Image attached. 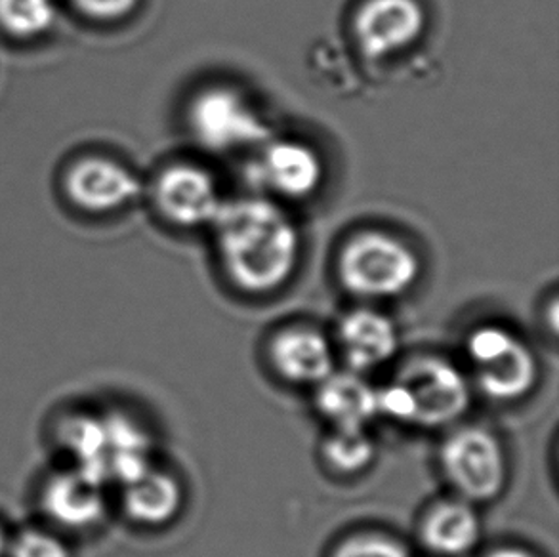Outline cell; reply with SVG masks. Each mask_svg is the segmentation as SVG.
Masks as SVG:
<instances>
[{
	"label": "cell",
	"mask_w": 559,
	"mask_h": 557,
	"mask_svg": "<svg viewBox=\"0 0 559 557\" xmlns=\"http://www.w3.org/2000/svg\"><path fill=\"white\" fill-rule=\"evenodd\" d=\"M7 541H4V536L0 533V557L7 556Z\"/></svg>",
	"instance_id": "obj_25"
},
{
	"label": "cell",
	"mask_w": 559,
	"mask_h": 557,
	"mask_svg": "<svg viewBox=\"0 0 559 557\" xmlns=\"http://www.w3.org/2000/svg\"><path fill=\"white\" fill-rule=\"evenodd\" d=\"M466 355L479 392L489 400H522L537 384V357L507 327L484 324L474 329L466 340Z\"/></svg>",
	"instance_id": "obj_3"
},
{
	"label": "cell",
	"mask_w": 559,
	"mask_h": 557,
	"mask_svg": "<svg viewBox=\"0 0 559 557\" xmlns=\"http://www.w3.org/2000/svg\"><path fill=\"white\" fill-rule=\"evenodd\" d=\"M122 495V506L132 520L157 528L175 520L182 508V487L165 472L150 470L136 482L130 483Z\"/></svg>",
	"instance_id": "obj_17"
},
{
	"label": "cell",
	"mask_w": 559,
	"mask_h": 557,
	"mask_svg": "<svg viewBox=\"0 0 559 557\" xmlns=\"http://www.w3.org/2000/svg\"><path fill=\"white\" fill-rule=\"evenodd\" d=\"M338 344L349 370L367 372L392 362L400 349V332L385 313L359 308L342 317Z\"/></svg>",
	"instance_id": "obj_9"
},
{
	"label": "cell",
	"mask_w": 559,
	"mask_h": 557,
	"mask_svg": "<svg viewBox=\"0 0 559 557\" xmlns=\"http://www.w3.org/2000/svg\"><path fill=\"white\" fill-rule=\"evenodd\" d=\"M374 459L377 443L367 429L333 428L323 443V460L336 474H361Z\"/></svg>",
	"instance_id": "obj_19"
},
{
	"label": "cell",
	"mask_w": 559,
	"mask_h": 557,
	"mask_svg": "<svg viewBox=\"0 0 559 557\" xmlns=\"http://www.w3.org/2000/svg\"><path fill=\"white\" fill-rule=\"evenodd\" d=\"M155 201L170 222L183 227L212 224L224 204L211 174L189 165L170 166L160 174Z\"/></svg>",
	"instance_id": "obj_8"
},
{
	"label": "cell",
	"mask_w": 559,
	"mask_h": 557,
	"mask_svg": "<svg viewBox=\"0 0 559 557\" xmlns=\"http://www.w3.org/2000/svg\"><path fill=\"white\" fill-rule=\"evenodd\" d=\"M52 0H0V25L14 37L33 38L52 27Z\"/></svg>",
	"instance_id": "obj_20"
},
{
	"label": "cell",
	"mask_w": 559,
	"mask_h": 557,
	"mask_svg": "<svg viewBox=\"0 0 559 557\" xmlns=\"http://www.w3.org/2000/svg\"><path fill=\"white\" fill-rule=\"evenodd\" d=\"M107 475L127 487L152 470V439L127 416L106 418Z\"/></svg>",
	"instance_id": "obj_16"
},
{
	"label": "cell",
	"mask_w": 559,
	"mask_h": 557,
	"mask_svg": "<svg viewBox=\"0 0 559 557\" xmlns=\"http://www.w3.org/2000/svg\"><path fill=\"white\" fill-rule=\"evenodd\" d=\"M272 363L281 377L298 386H319L334 372V355L325 334L288 329L273 339Z\"/></svg>",
	"instance_id": "obj_12"
},
{
	"label": "cell",
	"mask_w": 559,
	"mask_h": 557,
	"mask_svg": "<svg viewBox=\"0 0 559 557\" xmlns=\"http://www.w3.org/2000/svg\"><path fill=\"white\" fill-rule=\"evenodd\" d=\"M63 441L75 457L79 472L106 485L107 475V429L106 418L79 416L66 426Z\"/></svg>",
	"instance_id": "obj_18"
},
{
	"label": "cell",
	"mask_w": 559,
	"mask_h": 557,
	"mask_svg": "<svg viewBox=\"0 0 559 557\" xmlns=\"http://www.w3.org/2000/svg\"><path fill=\"white\" fill-rule=\"evenodd\" d=\"M487 557H535L527 554V552L520 550V548H500L495 550Z\"/></svg>",
	"instance_id": "obj_24"
},
{
	"label": "cell",
	"mask_w": 559,
	"mask_h": 557,
	"mask_svg": "<svg viewBox=\"0 0 559 557\" xmlns=\"http://www.w3.org/2000/svg\"><path fill=\"white\" fill-rule=\"evenodd\" d=\"M439 464L456 497L469 505L491 502L507 485V452L497 436L477 426L456 429L447 437Z\"/></svg>",
	"instance_id": "obj_4"
},
{
	"label": "cell",
	"mask_w": 559,
	"mask_h": 557,
	"mask_svg": "<svg viewBox=\"0 0 559 557\" xmlns=\"http://www.w3.org/2000/svg\"><path fill=\"white\" fill-rule=\"evenodd\" d=\"M344 288L367 300L407 293L420 275V262L405 242L392 235L364 234L344 247L338 262Z\"/></svg>",
	"instance_id": "obj_2"
},
{
	"label": "cell",
	"mask_w": 559,
	"mask_h": 557,
	"mask_svg": "<svg viewBox=\"0 0 559 557\" xmlns=\"http://www.w3.org/2000/svg\"><path fill=\"white\" fill-rule=\"evenodd\" d=\"M333 557H408V550L392 538L359 536L342 544Z\"/></svg>",
	"instance_id": "obj_21"
},
{
	"label": "cell",
	"mask_w": 559,
	"mask_h": 557,
	"mask_svg": "<svg viewBox=\"0 0 559 557\" xmlns=\"http://www.w3.org/2000/svg\"><path fill=\"white\" fill-rule=\"evenodd\" d=\"M257 180L285 197H306L313 193L323 178V165L310 145L290 140H270L264 143L257 168Z\"/></svg>",
	"instance_id": "obj_10"
},
{
	"label": "cell",
	"mask_w": 559,
	"mask_h": 557,
	"mask_svg": "<svg viewBox=\"0 0 559 557\" xmlns=\"http://www.w3.org/2000/svg\"><path fill=\"white\" fill-rule=\"evenodd\" d=\"M481 538V520L474 505L466 500H449L436 506L420 528L426 550L441 557L466 556Z\"/></svg>",
	"instance_id": "obj_15"
},
{
	"label": "cell",
	"mask_w": 559,
	"mask_h": 557,
	"mask_svg": "<svg viewBox=\"0 0 559 557\" xmlns=\"http://www.w3.org/2000/svg\"><path fill=\"white\" fill-rule=\"evenodd\" d=\"M354 31L365 56L382 60L415 43L424 31V10L418 0H367Z\"/></svg>",
	"instance_id": "obj_7"
},
{
	"label": "cell",
	"mask_w": 559,
	"mask_h": 557,
	"mask_svg": "<svg viewBox=\"0 0 559 557\" xmlns=\"http://www.w3.org/2000/svg\"><path fill=\"white\" fill-rule=\"evenodd\" d=\"M189 125L197 142L211 151L245 150L272 140L262 115L231 88L201 92L189 107Z\"/></svg>",
	"instance_id": "obj_5"
},
{
	"label": "cell",
	"mask_w": 559,
	"mask_h": 557,
	"mask_svg": "<svg viewBox=\"0 0 559 557\" xmlns=\"http://www.w3.org/2000/svg\"><path fill=\"white\" fill-rule=\"evenodd\" d=\"M413 401V426L443 428L466 415L472 401L468 378L453 363L420 357L397 375Z\"/></svg>",
	"instance_id": "obj_6"
},
{
	"label": "cell",
	"mask_w": 559,
	"mask_h": 557,
	"mask_svg": "<svg viewBox=\"0 0 559 557\" xmlns=\"http://www.w3.org/2000/svg\"><path fill=\"white\" fill-rule=\"evenodd\" d=\"M140 181L124 166L106 158H86L71 168L69 197L91 212H107L140 195Z\"/></svg>",
	"instance_id": "obj_11"
},
{
	"label": "cell",
	"mask_w": 559,
	"mask_h": 557,
	"mask_svg": "<svg viewBox=\"0 0 559 557\" xmlns=\"http://www.w3.org/2000/svg\"><path fill=\"white\" fill-rule=\"evenodd\" d=\"M84 14L96 20H117L129 14L138 0H75Z\"/></svg>",
	"instance_id": "obj_23"
},
{
	"label": "cell",
	"mask_w": 559,
	"mask_h": 557,
	"mask_svg": "<svg viewBox=\"0 0 559 557\" xmlns=\"http://www.w3.org/2000/svg\"><path fill=\"white\" fill-rule=\"evenodd\" d=\"M45 508L52 520L68 528H91L106 512L104 483L71 470L46 485Z\"/></svg>",
	"instance_id": "obj_14"
},
{
	"label": "cell",
	"mask_w": 559,
	"mask_h": 557,
	"mask_svg": "<svg viewBox=\"0 0 559 557\" xmlns=\"http://www.w3.org/2000/svg\"><path fill=\"white\" fill-rule=\"evenodd\" d=\"M316 405L333 428L367 429L378 416L377 388L361 372H333L318 386Z\"/></svg>",
	"instance_id": "obj_13"
},
{
	"label": "cell",
	"mask_w": 559,
	"mask_h": 557,
	"mask_svg": "<svg viewBox=\"0 0 559 557\" xmlns=\"http://www.w3.org/2000/svg\"><path fill=\"white\" fill-rule=\"evenodd\" d=\"M227 277L247 293L264 294L287 283L300 254L293 220L265 199L222 204L212 222Z\"/></svg>",
	"instance_id": "obj_1"
},
{
	"label": "cell",
	"mask_w": 559,
	"mask_h": 557,
	"mask_svg": "<svg viewBox=\"0 0 559 557\" xmlns=\"http://www.w3.org/2000/svg\"><path fill=\"white\" fill-rule=\"evenodd\" d=\"M12 557H71L68 546L60 538L43 533V531H27L17 536L12 546Z\"/></svg>",
	"instance_id": "obj_22"
}]
</instances>
